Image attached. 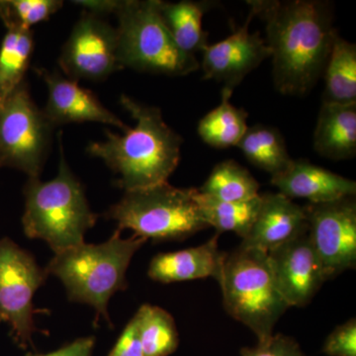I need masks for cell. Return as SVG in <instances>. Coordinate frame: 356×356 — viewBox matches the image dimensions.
Masks as SVG:
<instances>
[{"instance_id":"6da1fadb","label":"cell","mask_w":356,"mask_h":356,"mask_svg":"<svg viewBox=\"0 0 356 356\" xmlns=\"http://www.w3.org/2000/svg\"><path fill=\"white\" fill-rule=\"evenodd\" d=\"M266 23L275 88L284 95H305L324 72L337 36L332 4L322 0H250Z\"/></svg>"},{"instance_id":"7a4b0ae2","label":"cell","mask_w":356,"mask_h":356,"mask_svg":"<svg viewBox=\"0 0 356 356\" xmlns=\"http://www.w3.org/2000/svg\"><path fill=\"white\" fill-rule=\"evenodd\" d=\"M120 104L135 120L123 135L106 129V140L91 142L88 156L102 159L124 191L168 182L180 161L184 139L165 123L161 109L122 95Z\"/></svg>"},{"instance_id":"3957f363","label":"cell","mask_w":356,"mask_h":356,"mask_svg":"<svg viewBox=\"0 0 356 356\" xmlns=\"http://www.w3.org/2000/svg\"><path fill=\"white\" fill-rule=\"evenodd\" d=\"M58 175L50 181L28 178L23 189L25 209L22 216L25 236L43 240L55 254L83 243L86 232L97 221L83 185L65 159L62 132H58Z\"/></svg>"},{"instance_id":"277c9868","label":"cell","mask_w":356,"mask_h":356,"mask_svg":"<svg viewBox=\"0 0 356 356\" xmlns=\"http://www.w3.org/2000/svg\"><path fill=\"white\" fill-rule=\"evenodd\" d=\"M147 242L135 235L121 238V232L116 229L105 243L84 242L56 254L44 271L62 281L70 301L93 307L95 321L102 316L111 324L107 310L109 300L115 293L127 289L129 264Z\"/></svg>"},{"instance_id":"5b68a950","label":"cell","mask_w":356,"mask_h":356,"mask_svg":"<svg viewBox=\"0 0 356 356\" xmlns=\"http://www.w3.org/2000/svg\"><path fill=\"white\" fill-rule=\"evenodd\" d=\"M161 0H119L115 15L121 69L185 76L200 69L195 56L178 48L159 14Z\"/></svg>"},{"instance_id":"8992f818","label":"cell","mask_w":356,"mask_h":356,"mask_svg":"<svg viewBox=\"0 0 356 356\" xmlns=\"http://www.w3.org/2000/svg\"><path fill=\"white\" fill-rule=\"evenodd\" d=\"M224 308L248 327L259 341L273 336V330L289 306L281 296L268 255L240 245L227 254L219 282Z\"/></svg>"},{"instance_id":"52a82bcc","label":"cell","mask_w":356,"mask_h":356,"mask_svg":"<svg viewBox=\"0 0 356 356\" xmlns=\"http://www.w3.org/2000/svg\"><path fill=\"white\" fill-rule=\"evenodd\" d=\"M195 188H178L168 182L125 191L104 217L117 222V229L154 243L180 242L209 228L194 199Z\"/></svg>"},{"instance_id":"ba28073f","label":"cell","mask_w":356,"mask_h":356,"mask_svg":"<svg viewBox=\"0 0 356 356\" xmlns=\"http://www.w3.org/2000/svg\"><path fill=\"white\" fill-rule=\"evenodd\" d=\"M55 127L32 99L24 81L0 102V168L40 177Z\"/></svg>"},{"instance_id":"9c48e42d","label":"cell","mask_w":356,"mask_h":356,"mask_svg":"<svg viewBox=\"0 0 356 356\" xmlns=\"http://www.w3.org/2000/svg\"><path fill=\"white\" fill-rule=\"evenodd\" d=\"M47 276L29 252L10 238H0V324L10 327V337L23 350L33 346V299Z\"/></svg>"},{"instance_id":"30bf717a","label":"cell","mask_w":356,"mask_h":356,"mask_svg":"<svg viewBox=\"0 0 356 356\" xmlns=\"http://www.w3.org/2000/svg\"><path fill=\"white\" fill-rule=\"evenodd\" d=\"M308 236L325 281L356 266L355 196L305 206Z\"/></svg>"},{"instance_id":"8fae6325","label":"cell","mask_w":356,"mask_h":356,"mask_svg":"<svg viewBox=\"0 0 356 356\" xmlns=\"http://www.w3.org/2000/svg\"><path fill=\"white\" fill-rule=\"evenodd\" d=\"M116 28L102 16L83 10L63 46L58 64L74 81H102L122 70Z\"/></svg>"},{"instance_id":"7c38bea8","label":"cell","mask_w":356,"mask_h":356,"mask_svg":"<svg viewBox=\"0 0 356 356\" xmlns=\"http://www.w3.org/2000/svg\"><path fill=\"white\" fill-rule=\"evenodd\" d=\"M254 17V9L250 7L247 19L236 31L228 38L204 48L200 64L203 79L222 83V88L234 92L250 72L270 58V51L261 33L250 32Z\"/></svg>"},{"instance_id":"4fadbf2b","label":"cell","mask_w":356,"mask_h":356,"mask_svg":"<svg viewBox=\"0 0 356 356\" xmlns=\"http://www.w3.org/2000/svg\"><path fill=\"white\" fill-rule=\"evenodd\" d=\"M276 286L287 305L305 307L325 281L308 232L267 254Z\"/></svg>"},{"instance_id":"5bb4252c","label":"cell","mask_w":356,"mask_h":356,"mask_svg":"<svg viewBox=\"0 0 356 356\" xmlns=\"http://www.w3.org/2000/svg\"><path fill=\"white\" fill-rule=\"evenodd\" d=\"M34 70L46 84L48 98L43 112L54 127L91 122L112 126L123 132L129 128L100 102L92 91L79 86V81L69 79L58 70L41 67H35Z\"/></svg>"},{"instance_id":"9a60e30c","label":"cell","mask_w":356,"mask_h":356,"mask_svg":"<svg viewBox=\"0 0 356 356\" xmlns=\"http://www.w3.org/2000/svg\"><path fill=\"white\" fill-rule=\"evenodd\" d=\"M261 207L241 245L268 254L308 232L305 207L283 194H261Z\"/></svg>"},{"instance_id":"2e32d148","label":"cell","mask_w":356,"mask_h":356,"mask_svg":"<svg viewBox=\"0 0 356 356\" xmlns=\"http://www.w3.org/2000/svg\"><path fill=\"white\" fill-rule=\"evenodd\" d=\"M271 184L290 199H306L311 204L331 202L355 196L356 182L307 159H293L284 172L271 177Z\"/></svg>"},{"instance_id":"e0dca14e","label":"cell","mask_w":356,"mask_h":356,"mask_svg":"<svg viewBox=\"0 0 356 356\" xmlns=\"http://www.w3.org/2000/svg\"><path fill=\"white\" fill-rule=\"evenodd\" d=\"M219 236L220 234L216 233L198 247L154 255L147 276L163 284L208 277L219 283L228 254L220 250Z\"/></svg>"},{"instance_id":"ac0fdd59","label":"cell","mask_w":356,"mask_h":356,"mask_svg":"<svg viewBox=\"0 0 356 356\" xmlns=\"http://www.w3.org/2000/svg\"><path fill=\"white\" fill-rule=\"evenodd\" d=\"M314 149L321 156L344 161L356 154V103L323 102L313 137Z\"/></svg>"},{"instance_id":"d6986e66","label":"cell","mask_w":356,"mask_h":356,"mask_svg":"<svg viewBox=\"0 0 356 356\" xmlns=\"http://www.w3.org/2000/svg\"><path fill=\"white\" fill-rule=\"evenodd\" d=\"M214 1H159L161 19L178 48L195 56L208 44V33L204 31V14L216 6Z\"/></svg>"},{"instance_id":"ffe728a7","label":"cell","mask_w":356,"mask_h":356,"mask_svg":"<svg viewBox=\"0 0 356 356\" xmlns=\"http://www.w3.org/2000/svg\"><path fill=\"white\" fill-rule=\"evenodd\" d=\"M323 76L325 79L323 102L355 104L356 44L337 34L325 63Z\"/></svg>"},{"instance_id":"44dd1931","label":"cell","mask_w":356,"mask_h":356,"mask_svg":"<svg viewBox=\"0 0 356 356\" xmlns=\"http://www.w3.org/2000/svg\"><path fill=\"white\" fill-rule=\"evenodd\" d=\"M233 92L222 89L221 103L199 121L197 132L205 144L216 149L236 147L248 129V113L234 106Z\"/></svg>"},{"instance_id":"7402d4cb","label":"cell","mask_w":356,"mask_h":356,"mask_svg":"<svg viewBox=\"0 0 356 356\" xmlns=\"http://www.w3.org/2000/svg\"><path fill=\"white\" fill-rule=\"evenodd\" d=\"M194 199L208 227H213L220 235L224 232H234L242 240L254 225L261 201L259 194L252 200L227 202L200 193L197 188Z\"/></svg>"},{"instance_id":"603a6c76","label":"cell","mask_w":356,"mask_h":356,"mask_svg":"<svg viewBox=\"0 0 356 356\" xmlns=\"http://www.w3.org/2000/svg\"><path fill=\"white\" fill-rule=\"evenodd\" d=\"M0 44V102L23 81L34 53V32L7 26Z\"/></svg>"},{"instance_id":"cb8c5ba5","label":"cell","mask_w":356,"mask_h":356,"mask_svg":"<svg viewBox=\"0 0 356 356\" xmlns=\"http://www.w3.org/2000/svg\"><path fill=\"white\" fill-rule=\"evenodd\" d=\"M236 147L252 165L271 177L284 172L293 161L280 131L262 124L248 127Z\"/></svg>"},{"instance_id":"d4e9b609","label":"cell","mask_w":356,"mask_h":356,"mask_svg":"<svg viewBox=\"0 0 356 356\" xmlns=\"http://www.w3.org/2000/svg\"><path fill=\"white\" fill-rule=\"evenodd\" d=\"M200 193L227 202H242L259 196V184L247 168L234 159L217 163L207 180L200 188Z\"/></svg>"},{"instance_id":"484cf974","label":"cell","mask_w":356,"mask_h":356,"mask_svg":"<svg viewBox=\"0 0 356 356\" xmlns=\"http://www.w3.org/2000/svg\"><path fill=\"white\" fill-rule=\"evenodd\" d=\"M144 356H168L179 346V334L172 316L161 307L140 306L135 314Z\"/></svg>"},{"instance_id":"4316f807","label":"cell","mask_w":356,"mask_h":356,"mask_svg":"<svg viewBox=\"0 0 356 356\" xmlns=\"http://www.w3.org/2000/svg\"><path fill=\"white\" fill-rule=\"evenodd\" d=\"M63 6L62 0H0V19L4 27L32 30L33 26L50 19Z\"/></svg>"},{"instance_id":"83f0119b","label":"cell","mask_w":356,"mask_h":356,"mask_svg":"<svg viewBox=\"0 0 356 356\" xmlns=\"http://www.w3.org/2000/svg\"><path fill=\"white\" fill-rule=\"evenodd\" d=\"M323 353L327 356H356V320L337 325L325 339Z\"/></svg>"},{"instance_id":"f1b7e54d","label":"cell","mask_w":356,"mask_h":356,"mask_svg":"<svg viewBox=\"0 0 356 356\" xmlns=\"http://www.w3.org/2000/svg\"><path fill=\"white\" fill-rule=\"evenodd\" d=\"M241 356H306L299 343L291 337L273 334L264 341H259L254 348H243Z\"/></svg>"},{"instance_id":"f546056e","label":"cell","mask_w":356,"mask_h":356,"mask_svg":"<svg viewBox=\"0 0 356 356\" xmlns=\"http://www.w3.org/2000/svg\"><path fill=\"white\" fill-rule=\"evenodd\" d=\"M108 356H144L135 316L122 332Z\"/></svg>"},{"instance_id":"4dcf8cb0","label":"cell","mask_w":356,"mask_h":356,"mask_svg":"<svg viewBox=\"0 0 356 356\" xmlns=\"http://www.w3.org/2000/svg\"><path fill=\"white\" fill-rule=\"evenodd\" d=\"M95 346V337H79L53 353H46V355L27 353L26 356H93Z\"/></svg>"},{"instance_id":"1f68e13d","label":"cell","mask_w":356,"mask_h":356,"mask_svg":"<svg viewBox=\"0 0 356 356\" xmlns=\"http://www.w3.org/2000/svg\"><path fill=\"white\" fill-rule=\"evenodd\" d=\"M119 0H77L72 3L83 7V10L105 17L114 14L118 6Z\"/></svg>"}]
</instances>
